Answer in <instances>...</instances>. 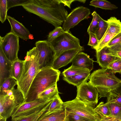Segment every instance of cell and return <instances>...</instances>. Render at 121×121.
<instances>
[{
	"mask_svg": "<svg viewBox=\"0 0 121 121\" xmlns=\"http://www.w3.org/2000/svg\"><path fill=\"white\" fill-rule=\"evenodd\" d=\"M89 71H90L87 69L71 65L68 68L64 69L62 73L64 77H66Z\"/></svg>",
	"mask_w": 121,
	"mask_h": 121,
	"instance_id": "cell-29",
	"label": "cell"
},
{
	"mask_svg": "<svg viewBox=\"0 0 121 121\" xmlns=\"http://www.w3.org/2000/svg\"><path fill=\"white\" fill-rule=\"evenodd\" d=\"M63 102L59 95H58L53 99L48 108L45 114H51L62 110L63 108L62 106Z\"/></svg>",
	"mask_w": 121,
	"mask_h": 121,
	"instance_id": "cell-25",
	"label": "cell"
},
{
	"mask_svg": "<svg viewBox=\"0 0 121 121\" xmlns=\"http://www.w3.org/2000/svg\"><path fill=\"white\" fill-rule=\"evenodd\" d=\"M88 79L97 89L99 97H107L111 92L121 86V79L116 77L110 69L102 68L94 71Z\"/></svg>",
	"mask_w": 121,
	"mask_h": 121,
	"instance_id": "cell-3",
	"label": "cell"
},
{
	"mask_svg": "<svg viewBox=\"0 0 121 121\" xmlns=\"http://www.w3.org/2000/svg\"><path fill=\"white\" fill-rule=\"evenodd\" d=\"M87 54L79 52L75 56L72 61V65L87 69L91 71L93 69L94 62Z\"/></svg>",
	"mask_w": 121,
	"mask_h": 121,
	"instance_id": "cell-16",
	"label": "cell"
},
{
	"mask_svg": "<svg viewBox=\"0 0 121 121\" xmlns=\"http://www.w3.org/2000/svg\"><path fill=\"white\" fill-rule=\"evenodd\" d=\"M24 60L18 59L12 62L11 66V76L17 82L20 79L23 70Z\"/></svg>",
	"mask_w": 121,
	"mask_h": 121,
	"instance_id": "cell-21",
	"label": "cell"
},
{
	"mask_svg": "<svg viewBox=\"0 0 121 121\" xmlns=\"http://www.w3.org/2000/svg\"><path fill=\"white\" fill-rule=\"evenodd\" d=\"M25 101L23 94L18 88L14 87L5 94L0 95V117L7 119L11 117L14 109Z\"/></svg>",
	"mask_w": 121,
	"mask_h": 121,
	"instance_id": "cell-5",
	"label": "cell"
},
{
	"mask_svg": "<svg viewBox=\"0 0 121 121\" xmlns=\"http://www.w3.org/2000/svg\"><path fill=\"white\" fill-rule=\"evenodd\" d=\"M97 113L100 117H111V113L109 107L106 103L101 102L95 108Z\"/></svg>",
	"mask_w": 121,
	"mask_h": 121,
	"instance_id": "cell-28",
	"label": "cell"
},
{
	"mask_svg": "<svg viewBox=\"0 0 121 121\" xmlns=\"http://www.w3.org/2000/svg\"><path fill=\"white\" fill-rule=\"evenodd\" d=\"M6 19L10 25L12 32L21 39L27 40L30 39V34L29 30L21 23L14 18L7 16Z\"/></svg>",
	"mask_w": 121,
	"mask_h": 121,
	"instance_id": "cell-14",
	"label": "cell"
},
{
	"mask_svg": "<svg viewBox=\"0 0 121 121\" xmlns=\"http://www.w3.org/2000/svg\"><path fill=\"white\" fill-rule=\"evenodd\" d=\"M65 111L64 121H93L65 110Z\"/></svg>",
	"mask_w": 121,
	"mask_h": 121,
	"instance_id": "cell-33",
	"label": "cell"
},
{
	"mask_svg": "<svg viewBox=\"0 0 121 121\" xmlns=\"http://www.w3.org/2000/svg\"><path fill=\"white\" fill-rule=\"evenodd\" d=\"M89 5L105 10H112L118 8L115 5L105 0H92L90 2Z\"/></svg>",
	"mask_w": 121,
	"mask_h": 121,
	"instance_id": "cell-24",
	"label": "cell"
},
{
	"mask_svg": "<svg viewBox=\"0 0 121 121\" xmlns=\"http://www.w3.org/2000/svg\"><path fill=\"white\" fill-rule=\"evenodd\" d=\"M91 13L90 9L87 7L81 6L76 8L68 15L62 25L63 29L64 31H69L81 21L87 19Z\"/></svg>",
	"mask_w": 121,
	"mask_h": 121,
	"instance_id": "cell-10",
	"label": "cell"
},
{
	"mask_svg": "<svg viewBox=\"0 0 121 121\" xmlns=\"http://www.w3.org/2000/svg\"><path fill=\"white\" fill-rule=\"evenodd\" d=\"M60 74L59 70L52 67L40 70L31 83L24 103L38 99L39 94L57 83L59 80Z\"/></svg>",
	"mask_w": 121,
	"mask_h": 121,
	"instance_id": "cell-2",
	"label": "cell"
},
{
	"mask_svg": "<svg viewBox=\"0 0 121 121\" xmlns=\"http://www.w3.org/2000/svg\"><path fill=\"white\" fill-rule=\"evenodd\" d=\"M108 54L109 55L121 58V43L108 47Z\"/></svg>",
	"mask_w": 121,
	"mask_h": 121,
	"instance_id": "cell-36",
	"label": "cell"
},
{
	"mask_svg": "<svg viewBox=\"0 0 121 121\" xmlns=\"http://www.w3.org/2000/svg\"><path fill=\"white\" fill-rule=\"evenodd\" d=\"M98 121H121V120L117 119L111 117H100Z\"/></svg>",
	"mask_w": 121,
	"mask_h": 121,
	"instance_id": "cell-42",
	"label": "cell"
},
{
	"mask_svg": "<svg viewBox=\"0 0 121 121\" xmlns=\"http://www.w3.org/2000/svg\"><path fill=\"white\" fill-rule=\"evenodd\" d=\"M65 111L63 108L62 110L48 114L45 113L43 114L37 121H64Z\"/></svg>",
	"mask_w": 121,
	"mask_h": 121,
	"instance_id": "cell-20",
	"label": "cell"
},
{
	"mask_svg": "<svg viewBox=\"0 0 121 121\" xmlns=\"http://www.w3.org/2000/svg\"><path fill=\"white\" fill-rule=\"evenodd\" d=\"M59 93L56 83L39 94L37 98L38 99H53L59 95Z\"/></svg>",
	"mask_w": 121,
	"mask_h": 121,
	"instance_id": "cell-23",
	"label": "cell"
},
{
	"mask_svg": "<svg viewBox=\"0 0 121 121\" xmlns=\"http://www.w3.org/2000/svg\"><path fill=\"white\" fill-rule=\"evenodd\" d=\"M55 0L57 3L63 4L65 6H67L70 9L71 8V5L72 3L75 1L73 0Z\"/></svg>",
	"mask_w": 121,
	"mask_h": 121,
	"instance_id": "cell-41",
	"label": "cell"
},
{
	"mask_svg": "<svg viewBox=\"0 0 121 121\" xmlns=\"http://www.w3.org/2000/svg\"><path fill=\"white\" fill-rule=\"evenodd\" d=\"M52 100L48 99H40L29 102L24 103L14 109L11 113V117H13L18 114L46 103Z\"/></svg>",
	"mask_w": 121,
	"mask_h": 121,
	"instance_id": "cell-17",
	"label": "cell"
},
{
	"mask_svg": "<svg viewBox=\"0 0 121 121\" xmlns=\"http://www.w3.org/2000/svg\"><path fill=\"white\" fill-rule=\"evenodd\" d=\"M39 59V51L36 47L27 52L22 73L17 82V88L22 92L25 99L33 80L40 70Z\"/></svg>",
	"mask_w": 121,
	"mask_h": 121,
	"instance_id": "cell-4",
	"label": "cell"
},
{
	"mask_svg": "<svg viewBox=\"0 0 121 121\" xmlns=\"http://www.w3.org/2000/svg\"><path fill=\"white\" fill-rule=\"evenodd\" d=\"M6 120L4 118L0 117V121H6Z\"/></svg>",
	"mask_w": 121,
	"mask_h": 121,
	"instance_id": "cell-44",
	"label": "cell"
},
{
	"mask_svg": "<svg viewBox=\"0 0 121 121\" xmlns=\"http://www.w3.org/2000/svg\"><path fill=\"white\" fill-rule=\"evenodd\" d=\"M108 47L105 46L100 51L96 52V62L102 68H107L108 65L116 57L109 55Z\"/></svg>",
	"mask_w": 121,
	"mask_h": 121,
	"instance_id": "cell-18",
	"label": "cell"
},
{
	"mask_svg": "<svg viewBox=\"0 0 121 121\" xmlns=\"http://www.w3.org/2000/svg\"><path fill=\"white\" fill-rule=\"evenodd\" d=\"M77 88L76 97L95 106L97 104L99 93L96 89L90 82H86Z\"/></svg>",
	"mask_w": 121,
	"mask_h": 121,
	"instance_id": "cell-11",
	"label": "cell"
},
{
	"mask_svg": "<svg viewBox=\"0 0 121 121\" xmlns=\"http://www.w3.org/2000/svg\"><path fill=\"white\" fill-rule=\"evenodd\" d=\"M108 24V29L104 36L94 49L96 52L100 51L107 46L114 37L121 32V22L114 17H112L107 20Z\"/></svg>",
	"mask_w": 121,
	"mask_h": 121,
	"instance_id": "cell-12",
	"label": "cell"
},
{
	"mask_svg": "<svg viewBox=\"0 0 121 121\" xmlns=\"http://www.w3.org/2000/svg\"><path fill=\"white\" fill-rule=\"evenodd\" d=\"M63 108L73 113L93 121H98L100 118L95 110V106L83 102L76 97L74 99L63 102Z\"/></svg>",
	"mask_w": 121,
	"mask_h": 121,
	"instance_id": "cell-7",
	"label": "cell"
},
{
	"mask_svg": "<svg viewBox=\"0 0 121 121\" xmlns=\"http://www.w3.org/2000/svg\"><path fill=\"white\" fill-rule=\"evenodd\" d=\"M107 68L111 69L115 74L121 73V58L116 57L107 66Z\"/></svg>",
	"mask_w": 121,
	"mask_h": 121,
	"instance_id": "cell-34",
	"label": "cell"
},
{
	"mask_svg": "<svg viewBox=\"0 0 121 121\" xmlns=\"http://www.w3.org/2000/svg\"><path fill=\"white\" fill-rule=\"evenodd\" d=\"M22 6L26 11L38 16L55 28L63 25L68 15L64 5L57 3L55 0H30Z\"/></svg>",
	"mask_w": 121,
	"mask_h": 121,
	"instance_id": "cell-1",
	"label": "cell"
},
{
	"mask_svg": "<svg viewBox=\"0 0 121 121\" xmlns=\"http://www.w3.org/2000/svg\"><path fill=\"white\" fill-rule=\"evenodd\" d=\"M79 50L74 49L65 51L55 59L52 67L58 70L60 68L67 65L72 62L74 57L79 52Z\"/></svg>",
	"mask_w": 121,
	"mask_h": 121,
	"instance_id": "cell-13",
	"label": "cell"
},
{
	"mask_svg": "<svg viewBox=\"0 0 121 121\" xmlns=\"http://www.w3.org/2000/svg\"><path fill=\"white\" fill-rule=\"evenodd\" d=\"M51 103L44 108L34 113L23 117L12 118V121H37L43 114L46 112Z\"/></svg>",
	"mask_w": 121,
	"mask_h": 121,
	"instance_id": "cell-22",
	"label": "cell"
},
{
	"mask_svg": "<svg viewBox=\"0 0 121 121\" xmlns=\"http://www.w3.org/2000/svg\"><path fill=\"white\" fill-rule=\"evenodd\" d=\"M64 31L62 27L61 26L55 28L53 30L49 33L47 40L48 42H52Z\"/></svg>",
	"mask_w": 121,
	"mask_h": 121,
	"instance_id": "cell-37",
	"label": "cell"
},
{
	"mask_svg": "<svg viewBox=\"0 0 121 121\" xmlns=\"http://www.w3.org/2000/svg\"><path fill=\"white\" fill-rule=\"evenodd\" d=\"M17 84V81L12 77L6 79L0 86V95L5 94L7 91L14 88Z\"/></svg>",
	"mask_w": 121,
	"mask_h": 121,
	"instance_id": "cell-27",
	"label": "cell"
},
{
	"mask_svg": "<svg viewBox=\"0 0 121 121\" xmlns=\"http://www.w3.org/2000/svg\"><path fill=\"white\" fill-rule=\"evenodd\" d=\"M119 43H121V32L112 39L108 43L107 46L109 47Z\"/></svg>",
	"mask_w": 121,
	"mask_h": 121,
	"instance_id": "cell-40",
	"label": "cell"
},
{
	"mask_svg": "<svg viewBox=\"0 0 121 121\" xmlns=\"http://www.w3.org/2000/svg\"><path fill=\"white\" fill-rule=\"evenodd\" d=\"M108 26L107 20H104L100 16L98 28L95 34L99 43L105 33Z\"/></svg>",
	"mask_w": 121,
	"mask_h": 121,
	"instance_id": "cell-26",
	"label": "cell"
},
{
	"mask_svg": "<svg viewBox=\"0 0 121 121\" xmlns=\"http://www.w3.org/2000/svg\"><path fill=\"white\" fill-rule=\"evenodd\" d=\"M88 34L89 36V39L87 45L94 49L98 45L99 42L95 34L91 32Z\"/></svg>",
	"mask_w": 121,
	"mask_h": 121,
	"instance_id": "cell-39",
	"label": "cell"
},
{
	"mask_svg": "<svg viewBox=\"0 0 121 121\" xmlns=\"http://www.w3.org/2000/svg\"><path fill=\"white\" fill-rule=\"evenodd\" d=\"M110 110L111 117L121 120V105L114 103H106Z\"/></svg>",
	"mask_w": 121,
	"mask_h": 121,
	"instance_id": "cell-30",
	"label": "cell"
},
{
	"mask_svg": "<svg viewBox=\"0 0 121 121\" xmlns=\"http://www.w3.org/2000/svg\"><path fill=\"white\" fill-rule=\"evenodd\" d=\"M0 46L7 58L11 62L18 59L19 37L10 32L4 37L0 36Z\"/></svg>",
	"mask_w": 121,
	"mask_h": 121,
	"instance_id": "cell-9",
	"label": "cell"
},
{
	"mask_svg": "<svg viewBox=\"0 0 121 121\" xmlns=\"http://www.w3.org/2000/svg\"><path fill=\"white\" fill-rule=\"evenodd\" d=\"M90 71L78 74L72 76L63 77V79L69 84L77 87L87 81Z\"/></svg>",
	"mask_w": 121,
	"mask_h": 121,
	"instance_id": "cell-19",
	"label": "cell"
},
{
	"mask_svg": "<svg viewBox=\"0 0 121 121\" xmlns=\"http://www.w3.org/2000/svg\"><path fill=\"white\" fill-rule=\"evenodd\" d=\"M7 7V0H0V21L3 23L6 19Z\"/></svg>",
	"mask_w": 121,
	"mask_h": 121,
	"instance_id": "cell-35",
	"label": "cell"
},
{
	"mask_svg": "<svg viewBox=\"0 0 121 121\" xmlns=\"http://www.w3.org/2000/svg\"><path fill=\"white\" fill-rule=\"evenodd\" d=\"M30 0H7L8 10L11 8L18 6H22L28 3Z\"/></svg>",
	"mask_w": 121,
	"mask_h": 121,
	"instance_id": "cell-38",
	"label": "cell"
},
{
	"mask_svg": "<svg viewBox=\"0 0 121 121\" xmlns=\"http://www.w3.org/2000/svg\"><path fill=\"white\" fill-rule=\"evenodd\" d=\"M75 1H78L79 2H80L82 3H85L86 1V0H75Z\"/></svg>",
	"mask_w": 121,
	"mask_h": 121,
	"instance_id": "cell-43",
	"label": "cell"
},
{
	"mask_svg": "<svg viewBox=\"0 0 121 121\" xmlns=\"http://www.w3.org/2000/svg\"><path fill=\"white\" fill-rule=\"evenodd\" d=\"M107 98V103H114L121 105V86L111 92Z\"/></svg>",
	"mask_w": 121,
	"mask_h": 121,
	"instance_id": "cell-31",
	"label": "cell"
},
{
	"mask_svg": "<svg viewBox=\"0 0 121 121\" xmlns=\"http://www.w3.org/2000/svg\"><path fill=\"white\" fill-rule=\"evenodd\" d=\"M91 14L93 19L87 29V32L88 33L91 32L95 34L98 28L100 16L95 11H94Z\"/></svg>",
	"mask_w": 121,
	"mask_h": 121,
	"instance_id": "cell-32",
	"label": "cell"
},
{
	"mask_svg": "<svg viewBox=\"0 0 121 121\" xmlns=\"http://www.w3.org/2000/svg\"><path fill=\"white\" fill-rule=\"evenodd\" d=\"M12 63L7 58L0 46V86L6 79L11 77Z\"/></svg>",
	"mask_w": 121,
	"mask_h": 121,
	"instance_id": "cell-15",
	"label": "cell"
},
{
	"mask_svg": "<svg viewBox=\"0 0 121 121\" xmlns=\"http://www.w3.org/2000/svg\"><path fill=\"white\" fill-rule=\"evenodd\" d=\"M51 43L55 51V58L67 51L76 49L81 52L84 50L80 45L79 39L69 31H64Z\"/></svg>",
	"mask_w": 121,
	"mask_h": 121,
	"instance_id": "cell-6",
	"label": "cell"
},
{
	"mask_svg": "<svg viewBox=\"0 0 121 121\" xmlns=\"http://www.w3.org/2000/svg\"><path fill=\"white\" fill-rule=\"evenodd\" d=\"M35 44L39 51V69L52 67L55 59L56 53L51 42L47 40L39 41Z\"/></svg>",
	"mask_w": 121,
	"mask_h": 121,
	"instance_id": "cell-8",
	"label": "cell"
}]
</instances>
